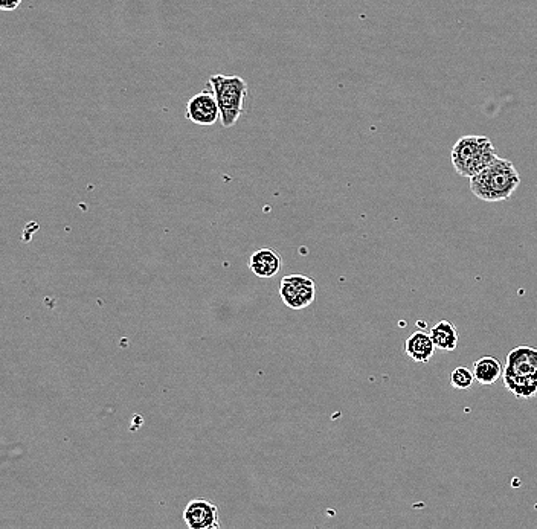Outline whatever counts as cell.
Here are the masks:
<instances>
[{
    "instance_id": "6da1fadb",
    "label": "cell",
    "mask_w": 537,
    "mask_h": 529,
    "mask_svg": "<svg viewBox=\"0 0 537 529\" xmlns=\"http://www.w3.org/2000/svg\"><path fill=\"white\" fill-rule=\"evenodd\" d=\"M521 185V176L509 159L496 158L486 170L470 179V190L484 202H504Z\"/></svg>"
},
{
    "instance_id": "7a4b0ae2",
    "label": "cell",
    "mask_w": 537,
    "mask_h": 529,
    "mask_svg": "<svg viewBox=\"0 0 537 529\" xmlns=\"http://www.w3.org/2000/svg\"><path fill=\"white\" fill-rule=\"evenodd\" d=\"M220 107V122L225 129L234 127L245 112L248 83L235 75H213L208 80Z\"/></svg>"
},
{
    "instance_id": "3957f363",
    "label": "cell",
    "mask_w": 537,
    "mask_h": 529,
    "mask_svg": "<svg viewBox=\"0 0 537 529\" xmlns=\"http://www.w3.org/2000/svg\"><path fill=\"white\" fill-rule=\"evenodd\" d=\"M498 158L487 136H464L452 148V165L461 177L472 179Z\"/></svg>"
},
{
    "instance_id": "277c9868",
    "label": "cell",
    "mask_w": 537,
    "mask_h": 529,
    "mask_svg": "<svg viewBox=\"0 0 537 529\" xmlns=\"http://www.w3.org/2000/svg\"><path fill=\"white\" fill-rule=\"evenodd\" d=\"M281 301L292 310H303L316 298V284L309 276L301 273L284 276L280 284Z\"/></svg>"
},
{
    "instance_id": "5b68a950",
    "label": "cell",
    "mask_w": 537,
    "mask_h": 529,
    "mask_svg": "<svg viewBox=\"0 0 537 529\" xmlns=\"http://www.w3.org/2000/svg\"><path fill=\"white\" fill-rule=\"evenodd\" d=\"M187 118L199 127H211L220 119V107L213 92L203 90L188 101Z\"/></svg>"
},
{
    "instance_id": "8992f818",
    "label": "cell",
    "mask_w": 537,
    "mask_h": 529,
    "mask_svg": "<svg viewBox=\"0 0 537 529\" xmlns=\"http://www.w3.org/2000/svg\"><path fill=\"white\" fill-rule=\"evenodd\" d=\"M184 522L190 529L220 528L219 508L206 499H194L185 508Z\"/></svg>"
},
{
    "instance_id": "52a82bcc",
    "label": "cell",
    "mask_w": 537,
    "mask_h": 529,
    "mask_svg": "<svg viewBox=\"0 0 537 529\" xmlns=\"http://www.w3.org/2000/svg\"><path fill=\"white\" fill-rule=\"evenodd\" d=\"M504 376L537 377V350L528 345L513 348L505 359Z\"/></svg>"
},
{
    "instance_id": "ba28073f",
    "label": "cell",
    "mask_w": 537,
    "mask_h": 529,
    "mask_svg": "<svg viewBox=\"0 0 537 529\" xmlns=\"http://www.w3.org/2000/svg\"><path fill=\"white\" fill-rule=\"evenodd\" d=\"M249 267L258 278H274L283 267V258L272 247H261L252 254Z\"/></svg>"
},
{
    "instance_id": "9c48e42d",
    "label": "cell",
    "mask_w": 537,
    "mask_h": 529,
    "mask_svg": "<svg viewBox=\"0 0 537 529\" xmlns=\"http://www.w3.org/2000/svg\"><path fill=\"white\" fill-rule=\"evenodd\" d=\"M435 347L431 333L415 331L405 342V354L415 363H428L434 357Z\"/></svg>"
},
{
    "instance_id": "30bf717a",
    "label": "cell",
    "mask_w": 537,
    "mask_h": 529,
    "mask_svg": "<svg viewBox=\"0 0 537 529\" xmlns=\"http://www.w3.org/2000/svg\"><path fill=\"white\" fill-rule=\"evenodd\" d=\"M473 376L483 386H492L504 376V366L496 357L484 356L473 363Z\"/></svg>"
},
{
    "instance_id": "8fae6325",
    "label": "cell",
    "mask_w": 537,
    "mask_h": 529,
    "mask_svg": "<svg viewBox=\"0 0 537 529\" xmlns=\"http://www.w3.org/2000/svg\"><path fill=\"white\" fill-rule=\"evenodd\" d=\"M431 337L434 340L437 350L454 351L458 347V330L452 322L440 321L431 330Z\"/></svg>"
},
{
    "instance_id": "7c38bea8",
    "label": "cell",
    "mask_w": 537,
    "mask_h": 529,
    "mask_svg": "<svg viewBox=\"0 0 537 529\" xmlns=\"http://www.w3.org/2000/svg\"><path fill=\"white\" fill-rule=\"evenodd\" d=\"M505 388L509 389L516 398L527 400L537 395V377L504 376Z\"/></svg>"
},
{
    "instance_id": "4fadbf2b",
    "label": "cell",
    "mask_w": 537,
    "mask_h": 529,
    "mask_svg": "<svg viewBox=\"0 0 537 529\" xmlns=\"http://www.w3.org/2000/svg\"><path fill=\"white\" fill-rule=\"evenodd\" d=\"M473 382H475V376H473V371H470L466 366H458L452 371L451 374V385L455 389H460V391H466V389L472 388Z\"/></svg>"
},
{
    "instance_id": "5bb4252c",
    "label": "cell",
    "mask_w": 537,
    "mask_h": 529,
    "mask_svg": "<svg viewBox=\"0 0 537 529\" xmlns=\"http://www.w3.org/2000/svg\"><path fill=\"white\" fill-rule=\"evenodd\" d=\"M22 0H0V10L2 11H14L20 7Z\"/></svg>"
}]
</instances>
